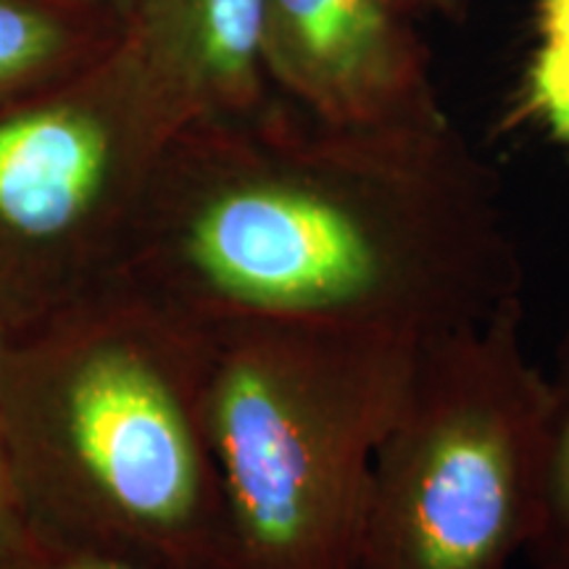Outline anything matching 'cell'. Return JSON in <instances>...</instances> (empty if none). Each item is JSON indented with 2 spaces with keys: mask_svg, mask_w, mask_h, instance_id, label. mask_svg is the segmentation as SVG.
<instances>
[{
  "mask_svg": "<svg viewBox=\"0 0 569 569\" xmlns=\"http://www.w3.org/2000/svg\"><path fill=\"white\" fill-rule=\"evenodd\" d=\"M206 146L193 177L148 198L119 272L196 322L425 340L522 303L517 256L417 127H338V142L293 156L224 134Z\"/></svg>",
  "mask_w": 569,
  "mask_h": 569,
  "instance_id": "6da1fadb",
  "label": "cell"
},
{
  "mask_svg": "<svg viewBox=\"0 0 569 569\" xmlns=\"http://www.w3.org/2000/svg\"><path fill=\"white\" fill-rule=\"evenodd\" d=\"M211 330L117 274L0 348V438L34 540L222 569Z\"/></svg>",
  "mask_w": 569,
  "mask_h": 569,
  "instance_id": "7a4b0ae2",
  "label": "cell"
},
{
  "mask_svg": "<svg viewBox=\"0 0 569 569\" xmlns=\"http://www.w3.org/2000/svg\"><path fill=\"white\" fill-rule=\"evenodd\" d=\"M209 330L222 569H359L375 459L422 340L365 325Z\"/></svg>",
  "mask_w": 569,
  "mask_h": 569,
  "instance_id": "3957f363",
  "label": "cell"
},
{
  "mask_svg": "<svg viewBox=\"0 0 569 569\" xmlns=\"http://www.w3.org/2000/svg\"><path fill=\"white\" fill-rule=\"evenodd\" d=\"M522 303L419 343L375 459L359 569H509L543 515L549 382Z\"/></svg>",
  "mask_w": 569,
  "mask_h": 569,
  "instance_id": "277c9868",
  "label": "cell"
},
{
  "mask_svg": "<svg viewBox=\"0 0 569 569\" xmlns=\"http://www.w3.org/2000/svg\"><path fill=\"white\" fill-rule=\"evenodd\" d=\"M188 119L161 88L0 111V338L122 272Z\"/></svg>",
  "mask_w": 569,
  "mask_h": 569,
  "instance_id": "5b68a950",
  "label": "cell"
},
{
  "mask_svg": "<svg viewBox=\"0 0 569 569\" xmlns=\"http://www.w3.org/2000/svg\"><path fill=\"white\" fill-rule=\"evenodd\" d=\"M277 71L332 127L403 119L380 0H269Z\"/></svg>",
  "mask_w": 569,
  "mask_h": 569,
  "instance_id": "8992f818",
  "label": "cell"
},
{
  "mask_svg": "<svg viewBox=\"0 0 569 569\" xmlns=\"http://www.w3.org/2000/svg\"><path fill=\"white\" fill-rule=\"evenodd\" d=\"M269 0H190V48L177 101L190 124L243 113L267 48Z\"/></svg>",
  "mask_w": 569,
  "mask_h": 569,
  "instance_id": "52a82bcc",
  "label": "cell"
},
{
  "mask_svg": "<svg viewBox=\"0 0 569 569\" xmlns=\"http://www.w3.org/2000/svg\"><path fill=\"white\" fill-rule=\"evenodd\" d=\"M549 382V453H546L543 515L528 549L530 561L569 553V311L561 327Z\"/></svg>",
  "mask_w": 569,
  "mask_h": 569,
  "instance_id": "ba28073f",
  "label": "cell"
},
{
  "mask_svg": "<svg viewBox=\"0 0 569 569\" xmlns=\"http://www.w3.org/2000/svg\"><path fill=\"white\" fill-rule=\"evenodd\" d=\"M528 109L569 151V0H540V46L530 67Z\"/></svg>",
  "mask_w": 569,
  "mask_h": 569,
  "instance_id": "9c48e42d",
  "label": "cell"
},
{
  "mask_svg": "<svg viewBox=\"0 0 569 569\" xmlns=\"http://www.w3.org/2000/svg\"><path fill=\"white\" fill-rule=\"evenodd\" d=\"M61 34L42 13L0 0V96L53 61L59 53Z\"/></svg>",
  "mask_w": 569,
  "mask_h": 569,
  "instance_id": "30bf717a",
  "label": "cell"
},
{
  "mask_svg": "<svg viewBox=\"0 0 569 569\" xmlns=\"http://www.w3.org/2000/svg\"><path fill=\"white\" fill-rule=\"evenodd\" d=\"M0 569H146L130 561H119L109 557H96V553H80L46 546L40 540H30L24 549L11 557L0 559Z\"/></svg>",
  "mask_w": 569,
  "mask_h": 569,
  "instance_id": "8fae6325",
  "label": "cell"
},
{
  "mask_svg": "<svg viewBox=\"0 0 569 569\" xmlns=\"http://www.w3.org/2000/svg\"><path fill=\"white\" fill-rule=\"evenodd\" d=\"M32 538L30 522H27L24 507H21L17 478H13L11 459L6 453L3 438H0V559L24 549Z\"/></svg>",
  "mask_w": 569,
  "mask_h": 569,
  "instance_id": "7c38bea8",
  "label": "cell"
},
{
  "mask_svg": "<svg viewBox=\"0 0 569 569\" xmlns=\"http://www.w3.org/2000/svg\"><path fill=\"white\" fill-rule=\"evenodd\" d=\"M532 569H569V553H561V557H549L532 561Z\"/></svg>",
  "mask_w": 569,
  "mask_h": 569,
  "instance_id": "4fadbf2b",
  "label": "cell"
},
{
  "mask_svg": "<svg viewBox=\"0 0 569 569\" xmlns=\"http://www.w3.org/2000/svg\"><path fill=\"white\" fill-rule=\"evenodd\" d=\"M0 348H3V338H0Z\"/></svg>",
  "mask_w": 569,
  "mask_h": 569,
  "instance_id": "5bb4252c",
  "label": "cell"
}]
</instances>
